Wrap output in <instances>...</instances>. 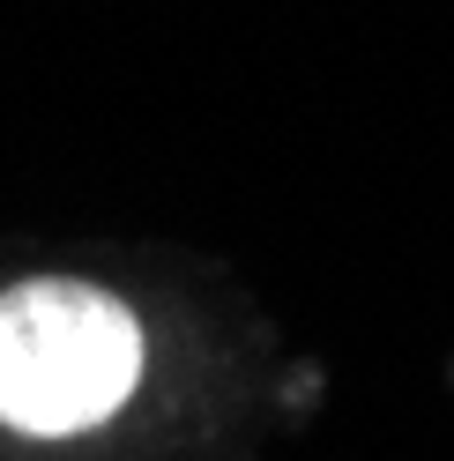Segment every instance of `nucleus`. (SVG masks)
<instances>
[{
	"label": "nucleus",
	"instance_id": "1",
	"mask_svg": "<svg viewBox=\"0 0 454 461\" xmlns=\"http://www.w3.org/2000/svg\"><path fill=\"white\" fill-rule=\"evenodd\" d=\"M150 372L134 305L82 276L0 291V424L23 439H75L112 424Z\"/></svg>",
	"mask_w": 454,
	"mask_h": 461
}]
</instances>
